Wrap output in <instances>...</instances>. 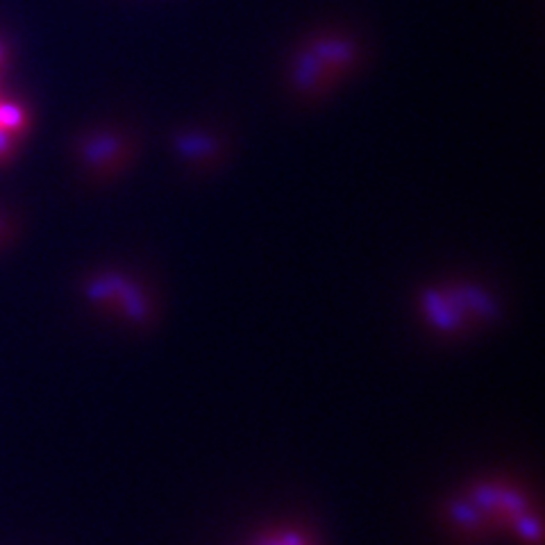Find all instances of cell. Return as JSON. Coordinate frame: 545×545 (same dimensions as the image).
<instances>
[{
    "mask_svg": "<svg viewBox=\"0 0 545 545\" xmlns=\"http://www.w3.org/2000/svg\"><path fill=\"white\" fill-rule=\"evenodd\" d=\"M3 64H5V48H3V41H0V73H3ZM26 130V107L20 105L19 101H12V98L0 94V162L14 152Z\"/></svg>",
    "mask_w": 545,
    "mask_h": 545,
    "instance_id": "6da1fadb",
    "label": "cell"
},
{
    "mask_svg": "<svg viewBox=\"0 0 545 545\" xmlns=\"http://www.w3.org/2000/svg\"><path fill=\"white\" fill-rule=\"evenodd\" d=\"M7 230H5V221H3V216H0V239L5 237Z\"/></svg>",
    "mask_w": 545,
    "mask_h": 545,
    "instance_id": "7a4b0ae2",
    "label": "cell"
}]
</instances>
